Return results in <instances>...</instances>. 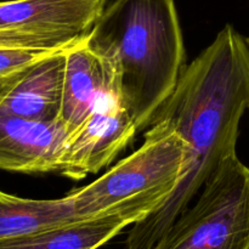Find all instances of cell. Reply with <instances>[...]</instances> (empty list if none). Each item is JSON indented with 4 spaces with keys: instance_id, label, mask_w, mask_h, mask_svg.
Segmentation results:
<instances>
[{
    "instance_id": "3957f363",
    "label": "cell",
    "mask_w": 249,
    "mask_h": 249,
    "mask_svg": "<svg viewBox=\"0 0 249 249\" xmlns=\"http://www.w3.org/2000/svg\"><path fill=\"white\" fill-rule=\"evenodd\" d=\"M189 145L164 124H151L143 143L104 175L71 192L79 219L123 215L143 220L162 208L184 179Z\"/></svg>"
},
{
    "instance_id": "30bf717a",
    "label": "cell",
    "mask_w": 249,
    "mask_h": 249,
    "mask_svg": "<svg viewBox=\"0 0 249 249\" xmlns=\"http://www.w3.org/2000/svg\"><path fill=\"white\" fill-rule=\"evenodd\" d=\"M134 224L123 215L82 219L0 240V249H99Z\"/></svg>"
},
{
    "instance_id": "9c48e42d",
    "label": "cell",
    "mask_w": 249,
    "mask_h": 249,
    "mask_svg": "<svg viewBox=\"0 0 249 249\" xmlns=\"http://www.w3.org/2000/svg\"><path fill=\"white\" fill-rule=\"evenodd\" d=\"M65 70L66 51H57L0 78V113L56 121L62 104Z\"/></svg>"
},
{
    "instance_id": "52a82bcc",
    "label": "cell",
    "mask_w": 249,
    "mask_h": 249,
    "mask_svg": "<svg viewBox=\"0 0 249 249\" xmlns=\"http://www.w3.org/2000/svg\"><path fill=\"white\" fill-rule=\"evenodd\" d=\"M118 99L116 71L111 61L92 49L85 39L66 51L62 104L58 121L68 136L105 101Z\"/></svg>"
},
{
    "instance_id": "277c9868",
    "label": "cell",
    "mask_w": 249,
    "mask_h": 249,
    "mask_svg": "<svg viewBox=\"0 0 249 249\" xmlns=\"http://www.w3.org/2000/svg\"><path fill=\"white\" fill-rule=\"evenodd\" d=\"M151 249H249V167L236 153Z\"/></svg>"
},
{
    "instance_id": "7a4b0ae2",
    "label": "cell",
    "mask_w": 249,
    "mask_h": 249,
    "mask_svg": "<svg viewBox=\"0 0 249 249\" xmlns=\"http://www.w3.org/2000/svg\"><path fill=\"white\" fill-rule=\"evenodd\" d=\"M87 43L113 65L118 100L138 133L147 129L187 67L175 0H114Z\"/></svg>"
},
{
    "instance_id": "ba28073f",
    "label": "cell",
    "mask_w": 249,
    "mask_h": 249,
    "mask_svg": "<svg viewBox=\"0 0 249 249\" xmlns=\"http://www.w3.org/2000/svg\"><path fill=\"white\" fill-rule=\"evenodd\" d=\"M68 138L58 119L36 121L0 113V169L58 173Z\"/></svg>"
},
{
    "instance_id": "6da1fadb",
    "label": "cell",
    "mask_w": 249,
    "mask_h": 249,
    "mask_svg": "<svg viewBox=\"0 0 249 249\" xmlns=\"http://www.w3.org/2000/svg\"><path fill=\"white\" fill-rule=\"evenodd\" d=\"M246 109H249V40L226 24L187 66L151 122L164 124L184 139L189 145V163L184 179L164 206L131 225L126 248H152L186 211L216 167L235 155Z\"/></svg>"
},
{
    "instance_id": "8fae6325",
    "label": "cell",
    "mask_w": 249,
    "mask_h": 249,
    "mask_svg": "<svg viewBox=\"0 0 249 249\" xmlns=\"http://www.w3.org/2000/svg\"><path fill=\"white\" fill-rule=\"evenodd\" d=\"M75 220L82 219L77 216L70 194L58 199H31L0 191V240Z\"/></svg>"
},
{
    "instance_id": "4fadbf2b",
    "label": "cell",
    "mask_w": 249,
    "mask_h": 249,
    "mask_svg": "<svg viewBox=\"0 0 249 249\" xmlns=\"http://www.w3.org/2000/svg\"><path fill=\"white\" fill-rule=\"evenodd\" d=\"M248 40H249V38H248Z\"/></svg>"
},
{
    "instance_id": "7c38bea8",
    "label": "cell",
    "mask_w": 249,
    "mask_h": 249,
    "mask_svg": "<svg viewBox=\"0 0 249 249\" xmlns=\"http://www.w3.org/2000/svg\"><path fill=\"white\" fill-rule=\"evenodd\" d=\"M53 53L0 45V78L9 77Z\"/></svg>"
},
{
    "instance_id": "5b68a950",
    "label": "cell",
    "mask_w": 249,
    "mask_h": 249,
    "mask_svg": "<svg viewBox=\"0 0 249 249\" xmlns=\"http://www.w3.org/2000/svg\"><path fill=\"white\" fill-rule=\"evenodd\" d=\"M107 0L0 1V45L67 51L88 38Z\"/></svg>"
},
{
    "instance_id": "8992f818",
    "label": "cell",
    "mask_w": 249,
    "mask_h": 249,
    "mask_svg": "<svg viewBox=\"0 0 249 249\" xmlns=\"http://www.w3.org/2000/svg\"><path fill=\"white\" fill-rule=\"evenodd\" d=\"M138 133L118 99L105 101L68 138L58 173L74 180L96 174L128 147Z\"/></svg>"
}]
</instances>
